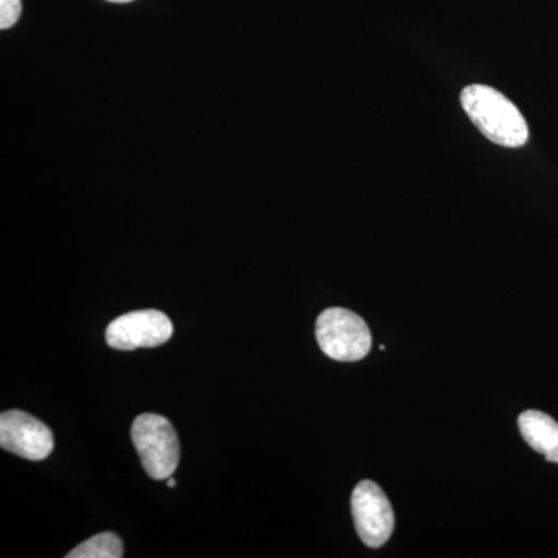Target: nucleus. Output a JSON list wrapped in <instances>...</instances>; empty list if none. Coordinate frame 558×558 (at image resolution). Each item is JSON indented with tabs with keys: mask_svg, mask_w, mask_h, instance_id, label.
I'll return each mask as SVG.
<instances>
[{
	"mask_svg": "<svg viewBox=\"0 0 558 558\" xmlns=\"http://www.w3.org/2000/svg\"><path fill=\"white\" fill-rule=\"evenodd\" d=\"M461 106L484 137L505 148L526 145L529 128L520 109L508 97L484 84L461 92Z\"/></svg>",
	"mask_w": 558,
	"mask_h": 558,
	"instance_id": "1",
	"label": "nucleus"
},
{
	"mask_svg": "<svg viewBox=\"0 0 558 558\" xmlns=\"http://www.w3.org/2000/svg\"><path fill=\"white\" fill-rule=\"evenodd\" d=\"M519 427L532 449L558 464V424L553 417L542 411H524L520 414Z\"/></svg>",
	"mask_w": 558,
	"mask_h": 558,
	"instance_id": "7",
	"label": "nucleus"
},
{
	"mask_svg": "<svg viewBox=\"0 0 558 558\" xmlns=\"http://www.w3.org/2000/svg\"><path fill=\"white\" fill-rule=\"evenodd\" d=\"M21 13V0H0V28L9 31L20 21Z\"/></svg>",
	"mask_w": 558,
	"mask_h": 558,
	"instance_id": "9",
	"label": "nucleus"
},
{
	"mask_svg": "<svg viewBox=\"0 0 558 558\" xmlns=\"http://www.w3.org/2000/svg\"><path fill=\"white\" fill-rule=\"evenodd\" d=\"M106 2H112V3H128V2H132V0H106Z\"/></svg>",
	"mask_w": 558,
	"mask_h": 558,
	"instance_id": "11",
	"label": "nucleus"
},
{
	"mask_svg": "<svg viewBox=\"0 0 558 558\" xmlns=\"http://www.w3.org/2000/svg\"><path fill=\"white\" fill-rule=\"evenodd\" d=\"M131 436L150 478H170L180 461V442L171 422L160 414H140L132 424Z\"/></svg>",
	"mask_w": 558,
	"mask_h": 558,
	"instance_id": "2",
	"label": "nucleus"
},
{
	"mask_svg": "<svg viewBox=\"0 0 558 558\" xmlns=\"http://www.w3.org/2000/svg\"><path fill=\"white\" fill-rule=\"evenodd\" d=\"M352 517L360 539L368 548H380L395 531V512L385 492L373 481H362L352 492Z\"/></svg>",
	"mask_w": 558,
	"mask_h": 558,
	"instance_id": "4",
	"label": "nucleus"
},
{
	"mask_svg": "<svg viewBox=\"0 0 558 558\" xmlns=\"http://www.w3.org/2000/svg\"><path fill=\"white\" fill-rule=\"evenodd\" d=\"M123 557V542L113 532H102L76 546L68 558H121Z\"/></svg>",
	"mask_w": 558,
	"mask_h": 558,
	"instance_id": "8",
	"label": "nucleus"
},
{
	"mask_svg": "<svg viewBox=\"0 0 558 558\" xmlns=\"http://www.w3.org/2000/svg\"><path fill=\"white\" fill-rule=\"evenodd\" d=\"M171 319L156 310L135 311L113 319L106 329V341L117 351L156 348L172 337Z\"/></svg>",
	"mask_w": 558,
	"mask_h": 558,
	"instance_id": "5",
	"label": "nucleus"
},
{
	"mask_svg": "<svg viewBox=\"0 0 558 558\" xmlns=\"http://www.w3.org/2000/svg\"><path fill=\"white\" fill-rule=\"evenodd\" d=\"M168 487H175V480L170 476V478L167 480Z\"/></svg>",
	"mask_w": 558,
	"mask_h": 558,
	"instance_id": "10",
	"label": "nucleus"
},
{
	"mask_svg": "<svg viewBox=\"0 0 558 558\" xmlns=\"http://www.w3.org/2000/svg\"><path fill=\"white\" fill-rule=\"evenodd\" d=\"M0 447L17 457L43 461L53 451V433L24 411H5L0 416Z\"/></svg>",
	"mask_w": 558,
	"mask_h": 558,
	"instance_id": "6",
	"label": "nucleus"
},
{
	"mask_svg": "<svg viewBox=\"0 0 558 558\" xmlns=\"http://www.w3.org/2000/svg\"><path fill=\"white\" fill-rule=\"evenodd\" d=\"M317 341L322 351L337 362H359L369 354L373 337L362 317L341 307H330L317 319Z\"/></svg>",
	"mask_w": 558,
	"mask_h": 558,
	"instance_id": "3",
	"label": "nucleus"
}]
</instances>
